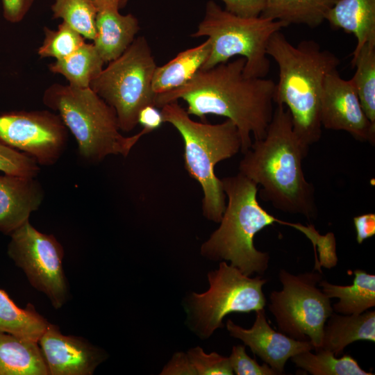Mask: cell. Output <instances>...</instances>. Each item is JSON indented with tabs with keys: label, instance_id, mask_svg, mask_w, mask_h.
Returning a JSON list of instances; mask_svg holds the SVG:
<instances>
[{
	"label": "cell",
	"instance_id": "1",
	"mask_svg": "<svg viewBox=\"0 0 375 375\" xmlns=\"http://www.w3.org/2000/svg\"><path fill=\"white\" fill-rule=\"evenodd\" d=\"M246 60L240 57L207 69H199L183 85L157 94L155 106L183 100L186 111L205 120L206 115L225 117L236 126L245 153L256 140L265 138L272 118L276 83L271 79L248 77Z\"/></svg>",
	"mask_w": 375,
	"mask_h": 375
},
{
	"label": "cell",
	"instance_id": "2",
	"mask_svg": "<svg viewBox=\"0 0 375 375\" xmlns=\"http://www.w3.org/2000/svg\"><path fill=\"white\" fill-rule=\"evenodd\" d=\"M308 153L294 132L289 110L276 104L265 138L256 140L243 153L239 173L260 185L262 200L277 210L315 219V188L302 167Z\"/></svg>",
	"mask_w": 375,
	"mask_h": 375
},
{
	"label": "cell",
	"instance_id": "3",
	"mask_svg": "<svg viewBox=\"0 0 375 375\" xmlns=\"http://www.w3.org/2000/svg\"><path fill=\"white\" fill-rule=\"evenodd\" d=\"M266 52L279 70L274 103L289 110L294 132L309 151L322 133L319 102L324 81L329 72L337 69L340 59L314 40H303L294 46L281 31L271 36Z\"/></svg>",
	"mask_w": 375,
	"mask_h": 375
},
{
	"label": "cell",
	"instance_id": "4",
	"mask_svg": "<svg viewBox=\"0 0 375 375\" xmlns=\"http://www.w3.org/2000/svg\"><path fill=\"white\" fill-rule=\"evenodd\" d=\"M221 180L228 202L219 226L201 247L203 257L230 261L246 276L262 275L268 268L269 255L254 246L253 239L259 231L277 223L299 231L310 240L315 237L313 225L285 222L267 212L257 199L258 185L242 174Z\"/></svg>",
	"mask_w": 375,
	"mask_h": 375
},
{
	"label": "cell",
	"instance_id": "5",
	"mask_svg": "<svg viewBox=\"0 0 375 375\" xmlns=\"http://www.w3.org/2000/svg\"><path fill=\"white\" fill-rule=\"evenodd\" d=\"M160 108L163 122L172 124L183 140L185 168L202 188L203 215L219 223L226 197L215 167L240 151L242 142L236 126L229 119L217 124L194 121L178 101Z\"/></svg>",
	"mask_w": 375,
	"mask_h": 375
},
{
	"label": "cell",
	"instance_id": "6",
	"mask_svg": "<svg viewBox=\"0 0 375 375\" xmlns=\"http://www.w3.org/2000/svg\"><path fill=\"white\" fill-rule=\"evenodd\" d=\"M42 101L58 112L75 138L79 155L89 162L101 161L109 155L126 157L140 138L149 133L142 128L132 136H124L114 109L90 88L54 83L45 90Z\"/></svg>",
	"mask_w": 375,
	"mask_h": 375
},
{
	"label": "cell",
	"instance_id": "7",
	"mask_svg": "<svg viewBox=\"0 0 375 375\" xmlns=\"http://www.w3.org/2000/svg\"><path fill=\"white\" fill-rule=\"evenodd\" d=\"M285 26L283 22L262 16H237L209 1L203 19L191 36L207 37L210 43L209 56L201 69L240 56L246 60L244 73L247 76L265 78L270 66L266 52L268 41L275 32Z\"/></svg>",
	"mask_w": 375,
	"mask_h": 375
},
{
	"label": "cell",
	"instance_id": "8",
	"mask_svg": "<svg viewBox=\"0 0 375 375\" xmlns=\"http://www.w3.org/2000/svg\"><path fill=\"white\" fill-rule=\"evenodd\" d=\"M156 67L149 42L140 36L92 81L90 88L114 109L121 131L134 129L140 111L155 106L152 81Z\"/></svg>",
	"mask_w": 375,
	"mask_h": 375
},
{
	"label": "cell",
	"instance_id": "9",
	"mask_svg": "<svg viewBox=\"0 0 375 375\" xmlns=\"http://www.w3.org/2000/svg\"><path fill=\"white\" fill-rule=\"evenodd\" d=\"M208 290L192 292L184 302L188 325L201 340L223 328V319L227 315L256 312L266 305L262 286L267 280L246 276L226 261L208 272Z\"/></svg>",
	"mask_w": 375,
	"mask_h": 375
},
{
	"label": "cell",
	"instance_id": "10",
	"mask_svg": "<svg viewBox=\"0 0 375 375\" xmlns=\"http://www.w3.org/2000/svg\"><path fill=\"white\" fill-rule=\"evenodd\" d=\"M278 278L282 290L271 292L268 308L279 331L295 340H309L314 350L319 349L325 323L333 312L331 299L317 287L322 272L294 275L282 269Z\"/></svg>",
	"mask_w": 375,
	"mask_h": 375
},
{
	"label": "cell",
	"instance_id": "11",
	"mask_svg": "<svg viewBox=\"0 0 375 375\" xmlns=\"http://www.w3.org/2000/svg\"><path fill=\"white\" fill-rule=\"evenodd\" d=\"M8 256L21 268L30 283L58 309L67 301V283L62 268L64 250L54 235L35 228L29 220L10 234Z\"/></svg>",
	"mask_w": 375,
	"mask_h": 375
},
{
	"label": "cell",
	"instance_id": "12",
	"mask_svg": "<svg viewBox=\"0 0 375 375\" xmlns=\"http://www.w3.org/2000/svg\"><path fill=\"white\" fill-rule=\"evenodd\" d=\"M67 137L60 116L49 110L0 113V142L23 151L41 165H52L58 160Z\"/></svg>",
	"mask_w": 375,
	"mask_h": 375
},
{
	"label": "cell",
	"instance_id": "13",
	"mask_svg": "<svg viewBox=\"0 0 375 375\" xmlns=\"http://www.w3.org/2000/svg\"><path fill=\"white\" fill-rule=\"evenodd\" d=\"M322 126L344 131L354 139L375 143V125L366 117L351 80L343 79L337 69L325 77L319 102Z\"/></svg>",
	"mask_w": 375,
	"mask_h": 375
},
{
	"label": "cell",
	"instance_id": "14",
	"mask_svg": "<svg viewBox=\"0 0 375 375\" xmlns=\"http://www.w3.org/2000/svg\"><path fill=\"white\" fill-rule=\"evenodd\" d=\"M38 342L51 375H92L107 356L86 340L63 335L50 323Z\"/></svg>",
	"mask_w": 375,
	"mask_h": 375
},
{
	"label": "cell",
	"instance_id": "15",
	"mask_svg": "<svg viewBox=\"0 0 375 375\" xmlns=\"http://www.w3.org/2000/svg\"><path fill=\"white\" fill-rule=\"evenodd\" d=\"M226 328L231 336L240 340L278 374L284 372L286 362L292 356L314 349L309 340H295L272 329L264 308L256 311V319L250 328H244L231 319L226 322Z\"/></svg>",
	"mask_w": 375,
	"mask_h": 375
},
{
	"label": "cell",
	"instance_id": "16",
	"mask_svg": "<svg viewBox=\"0 0 375 375\" xmlns=\"http://www.w3.org/2000/svg\"><path fill=\"white\" fill-rule=\"evenodd\" d=\"M44 190L35 178L0 176V233L9 235L40 206Z\"/></svg>",
	"mask_w": 375,
	"mask_h": 375
},
{
	"label": "cell",
	"instance_id": "17",
	"mask_svg": "<svg viewBox=\"0 0 375 375\" xmlns=\"http://www.w3.org/2000/svg\"><path fill=\"white\" fill-rule=\"evenodd\" d=\"M139 30L138 20L132 14L122 15L117 9L102 10L97 12L93 44L103 61L109 62L128 49Z\"/></svg>",
	"mask_w": 375,
	"mask_h": 375
},
{
	"label": "cell",
	"instance_id": "18",
	"mask_svg": "<svg viewBox=\"0 0 375 375\" xmlns=\"http://www.w3.org/2000/svg\"><path fill=\"white\" fill-rule=\"evenodd\" d=\"M358 340L375 342L374 310L343 315L333 311L325 323L320 349L338 356L347 346Z\"/></svg>",
	"mask_w": 375,
	"mask_h": 375
},
{
	"label": "cell",
	"instance_id": "19",
	"mask_svg": "<svg viewBox=\"0 0 375 375\" xmlns=\"http://www.w3.org/2000/svg\"><path fill=\"white\" fill-rule=\"evenodd\" d=\"M326 20L356 38L353 52L367 42L375 43V0H338L328 12Z\"/></svg>",
	"mask_w": 375,
	"mask_h": 375
},
{
	"label": "cell",
	"instance_id": "20",
	"mask_svg": "<svg viewBox=\"0 0 375 375\" xmlns=\"http://www.w3.org/2000/svg\"><path fill=\"white\" fill-rule=\"evenodd\" d=\"M0 375H49L38 342L0 333Z\"/></svg>",
	"mask_w": 375,
	"mask_h": 375
},
{
	"label": "cell",
	"instance_id": "21",
	"mask_svg": "<svg viewBox=\"0 0 375 375\" xmlns=\"http://www.w3.org/2000/svg\"><path fill=\"white\" fill-rule=\"evenodd\" d=\"M210 51V41L181 51L153 74L152 88L157 94L176 89L188 82L202 68Z\"/></svg>",
	"mask_w": 375,
	"mask_h": 375
},
{
	"label": "cell",
	"instance_id": "22",
	"mask_svg": "<svg viewBox=\"0 0 375 375\" xmlns=\"http://www.w3.org/2000/svg\"><path fill=\"white\" fill-rule=\"evenodd\" d=\"M353 274L350 285H335L323 279L318 284L328 298L339 299L332 306L336 313L358 315L375 306V276L362 269H356Z\"/></svg>",
	"mask_w": 375,
	"mask_h": 375
},
{
	"label": "cell",
	"instance_id": "23",
	"mask_svg": "<svg viewBox=\"0 0 375 375\" xmlns=\"http://www.w3.org/2000/svg\"><path fill=\"white\" fill-rule=\"evenodd\" d=\"M338 0H266L260 16L310 28L321 25L329 10Z\"/></svg>",
	"mask_w": 375,
	"mask_h": 375
},
{
	"label": "cell",
	"instance_id": "24",
	"mask_svg": "<svg viewBox=\"0 0 375 375\" xmlns=\"http://www.w3.org/2000/svg\"><path fill=\"white\" fill-rule=\"evenodd\" d=\"M104 63L93 43L85 42L70 55L51 62L49 69L64 76L69 85L85 88H90L92 81L103 69Z\"/></svg>",
	"mask_w": 375,
	"mask_h": 375
},
{
	"label": "cell",
	"instance_id": "25",
	"mask_svg": "<svg viewBox=\"0 0 375 375\" xmlns=\"http://www.w3.org/2000/svg\"><path fill=\"white\" fill-rule=\"evenodd\" d=\"M48 324L32 305L20 308L0 288V333L38 342Z\"/></svg>",
	"mask_w": 375,
	"mask_h": 375
},
{
	"label": "cell",
	"instance_id": "26",
	"mask_svg": "<svg viewBox=\"0 0 375 375\" xmlns=\"http://www.w3.org/2000/svg\"><path fill=\"white\" fill-rule=\"evenodd\" d=\"M352 55L356 69L351 80L366 117L375 125V43L364 44Z\"/></svg>",
	"mask_w": 375,
	"mask_h": 375
},
{
	"label": "cell",
	"instance_id": "27",
	"mask_svg": "<svg viewBox=\"0 0 375 375\" xmlns=\"http://www.w3.org/2000/svg\"><path fill=\"white\" fill-rule=\"evenodd\" d=\"M332 351L324 349L299 353L290 359L296 367L312 375H372L362 369L350 355L338 358Z\"/></svg>",
	"mask_w": 375,
	"mask_h": 375
},
{
	"label": "cell",
	"instance_id": "28",
	"mask_svg": "<svg viewBox=\"0 0 375 375\" xmlns=\"http://www.w3.org/2000/svg\"><path fill=\"white\" fill-rule=\"evenodd\" d=\"M53 19H61L84 38L93 40L96 35L98 10L89 0H54Z\"/></svg>",
	"mask_w": 375,
	"mask_h": 375
},
{
	"label": "cell",
	"instance_id": "29",
	"mask_svg": "<svg viewBox=\"0 0 375 375\" xmlns=\"http://www.w3.org/2000/svg\"><path fill=\"white\" fill-rule=\"evenodd\" d=\"M43 42L38 49L41 58L62 59L78 49L85 42V38L67 24L62 22L57 29L44 28Z\"/></svg>",
	"mask_w": 375,
	"mask_h": 375
},
{
	"label": "cell",
	"instance_id": "30",
	"mask_svg": "<svg viewBox=\"0 0 375 375\" xmlns=\"http://www.w3.org/2000/svg\"><path fill=\"white\" fill-rule=\"evenodd\" d=\"M186 353L195 375L233 374L228 357L216 352L206 353L200 347L192 348Z\"/></svg>",
	"mask_w": 375,
	"mask_h": 375
},
{
	"label": "cell",
	"instance_id": "31",
	"mask_svg": "<svg viewBox=\"0 0 375 375\" xmlns=\"http://www.w3.org/2000/svg\"><path fill=\"white\" fill-rule=\"evenodd\" d=\"M40 170L33 158L0 142V171L6 174L35 178Z\"/></svg>",
	"mask_w": 375,
	"mask_h": 375
},
{
	"label": "cell",
	"instance_id": "32",
	"mask_svg": "<svg viewBox=\"0 0 375 375\" xmlns=\"http://www.w3.org/2000/svg\"><path fill=\"white\" fill-rule=\"evenodd\" d=\"M233 374L237 375H276L267 364L259 365L246 353L244 345L233 346L228 357Z\"/></svg>",
	"mask_w": 375,
	"mask_h": 375
},
{
	"label": "cell",
	"instance_id": "33",
	"mask_svg": "<svg viewBox=\"0 0 375 375\" xmlns=\"http://www.w3.org/2000/svg\"><path fill=\"white\" fill-rule=\"evenodd\" d=\"M225 10L242 17H257L262 14L266 0H221Z\"/></svg>",
	"mask_w": 375,
	"mask_h": 375
},
{
	"label": "cell",
	"instance_id": "34",
	"mask_svg": "<svg viewBox=\"0 0 375 375\" xmlns=\"http://www.w3.org/2000/svg\"><path fill=\"white\" fill-rule=\"evenodd\" d=\"M34 0H1L3 18L10 23H19L30 10Z\"/></svg>",
	"mask_w": 375,
	"mask_h": 375
},
{
	"label": "cell",
	"instance_id": "35",
	"mask_svg": "<svg viewBox=\"0 0 375 375\" xmlns=\"http://www.w3.org/2000/svg\"><path fill=\"white\" fill-rule=\"evenodd\" d=\"M160 374L165 375H195L194 370L187 353H176L164 367Z\"/></svg>",
	"mask_w": 375,
	"mask_h": 375
},
{
	"label": "cell",
	"instance_id": "36",
	"mask_svg": "<svg viewBox=\"0 0 375 375\" xmlns=\"http://www.w3.org/2000/svg\"><path fill=\"white\" fill-rule=\"evenodd\" d=\"M356 241L362 244L375 235V214L366 213L353 217Z\"/></svg>",
	"mask_w": 375,
	"mask_h": 375
},
{
	"label": "cell",
	"instance_id": "37",
	"mask_svg": "<svg viewBox=\"0 0 375 375\" xmlns=\"http://www.w3.org/2000/svg\"><path fill=\"white\" fill-rule=\"evenodd\" d=\"M138 120L142 128L149 133L160 128L164 122L161 111L152 105L147 106L140 111Z\"/></svg>",
	"mask_w": 375,
	"mask_h": 375
},
{
	"label": "cell",
	"instance_id": "38",
	"mask_svg": "<svg viewBox=\"0 0 375 375\" xmlns=\"http://www.w3.org/2000/svg\"><path fill=\"white\" fill-rule=\"evenodd\" d=\"M97 9L98 12L105 9H117L126 3V0H89Z\"/></svg>",
	"mask_w": 375,
	"mask_h": 375
}]
</instances>
